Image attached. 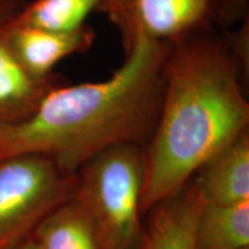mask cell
I'll return each mask as SVG.
<instances>
[{
    "instance_id": "obj_1",
    "label": "cell",
    "mask_w": 249,
    "mask_h": 249,
    "mask_svg": "<svg viewBox=\"0 0 249 249\" xmlns=\"http://www.w3.org/2000/svg\"><path fill=\"white\" fill-rule=\"evenodd\" d=\"M210 27L170 43L160 118L145 148L143 216L249 132L245 88Z\"/></svg>"
},
{
    "instance_id": "obj_2",
    "label": "cell",
    "mask_w": 249,
    "mask_h": 249,
    "mask_svg": "<svg viewBox=\"0 0 249 249\" xmlns=\"http://www.w3.org/2000/svg\"><path fill=\"white\" fill-rule=\"evenodd\" d=\"M170 43L136 34L108 79L61 83L23 123L0 129V158L43 155L76 172L92 156L124 143L147 148L157 126Z\"/></svg>"
},
{
    "instance_id": "obj_3",
    "label": "cell",
    "mask_w": 249,
    "mask_h": 249,
    "mask_svg": "<svg viewBox=\"0 0 249 249\" xmlns=\"http://www.w3.org/2000/svg\"><path fill=\"white\" fill-rule=\"evenodd\" d=\"M144 170L145 148L132 143L107 148L77 169L73 198L91 219L101 249H138Z\"/></svg>"
},
{
    "instance_id": "obj_4",
    "label": "cell",
    "mask_w": 249,
    "mask_h": 249,
    "mask_svg": "<svg viewBox=\"0 0 249 249\" xmlns=\"http://www.w3.org/2000/svg\"><path fill=\"white\" fill-rule=\"evenodd\" d=\"M76 172L37 154L0 158V249L30 238L55 208L73 198Z\"/></svg>"
},
{
    "instance_id": "obj_5",
    "label": "cell",
    "mask_w": 249,
    "mask_h": 249,
    "mask_svg": "<svg viewBox=\"0 0 249 249\" xmlns=\"http://www.w3.org/2000/svg\"><path fill=\"white\" fill-rule=\"evenodd\" d=\"M213 0H105L99 11L123 36L124 49L141 34L163 43H173L211 26Z\"/></svg>"
},
{
    "instance_id": "obj_6",
    "label": "cell",
    "mask_w": 249,
    "mask_h": 249,
    "mask_svg": "<svg viewBox=\"0 0 249 249\" xmlns=\"http://www.w3.org/2000/svg\"><path fill=\"white\" fill-rule=\"evenodd\" d=\"M4 28L12 52L24 70L36 77L52 76L58 62L88 51L96 38L95 30L87 24L68 33H55L6 20Z\"/></svg>"
},
{
    "instance_id": "obj_7",
    "label": "cell",
    "mask_w": 249,
    "mask_h": 249,
    "mask_svg": "<svg viewBox=\"0 0 249 249\" xmlns=\"http://www.w3.org/2000/svg\"><path fill=\"white\" fill-rule=\"evenodd\" d=\"M203 203L194 176L145 214L148 219L138 249H194L195 227Z\"/></svg>"
},
{
    "instance_id": "obj_8",
    "label": "cell",
    "mask_w": 249,
    "mask_h": 249,
    "mask_svg": "<svg viewBox=\"0 0 249 249\" xmlns=\"http://www.w3.org/2000/svg\"><path fill=\"white\" fill-rule=\"evenodd\" d=\"M0 22V129L15 126L33 116L48 93L64 83L60 76L36 77L18 62Z\"/></svg>"
},
{
    "instance_id": "obj_9",
    "label": "cell",
    "mask_w": 249,
    "mask_h": 249,
    "mask_svg": "<svg viewBox=\"0 0 249 249\" xmlns=\"http://www.w3.org/2000/svg\"><path fill=\"white\" fill-rule=\"evenodd\" d=\"M195 177L204 203L249 202V132L207 161Z\"/></svg>"
},
{
    "instance_id": "obj_10",
    "label": "cell",
    "mask_w": 249,
    "mask_h": 249,
    "mask_svg": "<svg viewBox=\"0 0 249 249\" xmlns=\"http://www.w3.org/2000/svg\"><path fill=\"white\" fill-rule=\"evenodd\" d=\"M30 238L39 249H101L91 219L74 198L51 211Z\"/></svg>"
},
{
    "instance_id": "obj_11",
    "label": "cell",
    "mask_w": 249,
    "mask_h": 249,
    "mask_svg": "<svg viewBox=\"0 0 249 249\" xmlns=\"http://www.w3.org/2000/svg\"><path fill=\"white\" fill-rule=\"evenodd\" d=\"M194 249H249V202L203 203L195 227Z\"/></svg>"
},
{
    "instance_id": "obj_12",
    "label": "cell",
    "mask_w": 249,
    "mask_h": 249,
    "mask_svg": "<svg viewBox=\"0 0 249 249\" xmlns=\"http://www.w3.org/2000/svg\"><path fill=\"white\" fill-rule=\"evenodd\" d=\"M105 0H34L8 21L18 26L68 33L85 26L86 18L99 11Z\"/></svg>"
},
{
    "instance_id": "obj_13",
    "label": "cell",
    "mask_w": 249,
    "mask_h": 249,
    "mask_svg": "<svg viewBox=\"0 0 249 249\" xmlns=\"http://www.w3.org/2000/svg\"><path fill=\"white\" fill-rule=\"evenodd\" d=\"M222 38L238 71L242 86L247 88L249 85V18L239 23L235 29L224 30Z\"/></svg>"
},
{
    "instance_id": "obj_14",
    "label": "cell",
    "mask_w": 249,
    "mask_h": 249,
    "mask_svg": "<svg viewBox=\"0 0 249 249\" xmlns=\"http://www.w3.org/2000/svg\"><path fill=\"white\" fill-rule=\"evenodd\" d=\"M249 18V0H213L211 23L231 29Z\"/></svg>"
},
{
    "instance_id": "obj_15",
    "label": "cell",
    "mask_w": 249,
    "mask_h": 249,
    "mask_svg": "<svg viewBox=\"0 0 249 249\" xmlns=\"http://www.w3.org/2000/svg\"><path fill=\"white\" fill-rule=\"evenodd\" d=\"M27 2L28 0H0V22L14 17Z\"/></svg>"
},
{
    "instance_id": "obj_16",
    "label": "cell",
    "mask_w": 249,
    "mask_h": 249,
    "mask_svg": "<svg viewBox=\"0 0 249 249\" xmlns=\"http://www.w3.org/2000/svg\"><path fill=\"white\" fill-rule=\"evenodd\" d=\"M9 249H39V248L37 247V245L34 242L33 239L28 238V239H26V240L21 241L20 244L15 245Z\"/></svg>"
}]
</instances>
